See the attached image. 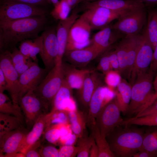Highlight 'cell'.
<instances>
[{"instance_id": "1", "label": "cell", "mask_w": 157, "mask_h": 157, "mask_svg": "<svg viewBox=\"0 0 157 157\" xmlns=\"http://www.w3.org/2000/svg\"><path fill=\"white\" fill-rule=\"evenodd\" d=\"M47 20L44 15L0 21V53L11 52L19 43L38 37Z\"/></svg>"}, {"instance_id": "2", "label": "cell", "mask_w": 157, "mask_h": 157, "mask_svg": "<svg viewBox=\"0 0 157 157\" xmlns=\"http://www.w3.org/2000/svg\"><path fill=\"white\" fill-rule=\"evenodd\" d=\"M123 126L116 128L106 138L115 157H133L141 149L144 133L141 129Z\"/></svg>"}, {"instance_id": "3", "label": "cell", "mask_w": 157, "mask_h": 157, "mask_svg": "<svg viewBox=\"0 0 157 157\" xmlns=\"http://www.w3.org/2000/svg\"><path fill=\"white\" fill-rule=\"evenodd\" d=\"M154 74L149 70L138 75L131 85L130 101L126 113L135 115L149 106L155 93Z\"/></svg>"}, {"instance_id": "4", "label": "cell", "mask_w": 157, "mask_h": 157, "mask_svg": "<svg viewBox=\"0 0 157 157\" xmlns=\"http://www.w3.org/2000/svg\"><path fill=\"white\" fill-rule=\"evenodd\" d=\"M43 7L23 3L0 0V21H7L46 15Z\"/></svg>"}, {"instance_id": "5", "label": "cell", "mask_w": 157, "mask_h": 157, "mask_svg": "<svg viewBox=\"0 0 157 157\" xmlns=\"http://www.w3.org/2000/svg\"><path fill=\"white\" fill-rule=\"evenodd\" d=\"M146 7L135 9L123 14L114 24L113 28L125 36L141 34L147 22Z\"/></svg>"}, {"instance_id": "6", "label": "cell", "mask_w": 157, "mask_h": 157, "mask_svg": "<svg viewBox=\"0 0 157 157\" xmlns=\"http://www.w3.org/2000/svg\"><path fill=\"white\" fill-rule=\"evenodd\" d=\"M63 80L62 65H55L34 91L46 105L49 107L60 88Z\"/></svg>"}, {"instance_id": "7", "label": "cell", "mask_w": 157, "mask_h": 157, "mask_svg": "<svg viewBox=\"0 0 157 157\" xmlns=\"http://www.w3.org/2000/svg\"><path fill=\"white\" fill-rule=\"evenodd\" d=\"M121 111L115 98L108 103L96 118V123L101 134L106 137L119 126L123 119Z\"/></svg>"}, {"instance_id": "8", "label": "cell", "mask_w": 157, "mask_h": 157, "mask_svg": "<svg viewBox=\"0 0 157 157\" xmlns=\"http://www.w3.org/2000/svg\"><path fill=\"white\" fill-rule=\"evenodd\" d=\"M90 24L83 14L75 22L68 34L66 52L89 46L91 30Z\"/></svg>"}, {"instance_id": "9", "label": "cell", "mask_w": 157, "mask_h": 157, "mask_svg": "<svg viewBox=\"0 0 157 157\" xmlns=\"http://www.w3.org/2000/svg\"><path fill=\"white\" fill-rule=\"evenodd\" d=\"M115 95L112 89L101 84L95 90L91 99L87 114V125L91 131L96 124L97 115Z\"/></svg>"}, {"instance_id": "10", "label": "cell", "mask_w": 157, "mask_h": 157, "mask_svg": "<svg viewBox=\"0 0 157 157\" xmlns=\"http://www.w3.org/2000/svg\"><path fill=\"white\" fill-rule=\"evenodd\" d=\"M19 105L25 116L26 124L29 127L33 126L42 115L47 113L49 107L35 93L30 90L19 100Z\"/></svg>"}, {"instance_id": "11", "label": "cell", "mask_w": 157, "mask_h": 157, "mask_svg": "<svg viewBox=\"0 0 157 157\" xmlns=\"http://www.w3.org/2000/svg\"><path fill=\"white\" fill-rule=\"evenodd\" d=\"M10 53L6 51L0 53V69L5 78V90L8 92L13 103L19 106V97L21 89L19 76L12 63Z\"/></svg>"}, {"instance_id": "12", "label": "cell", "mask_w": 157, "mask_h": 157, "mask_svg": "<svg viewBox=\"0 0 157 157\" xmlns=\"http://www.w3.org/2000/svg\"><path fill=\"white\" fill-rule=\"evenodd\" d=\"M85 8L86 10L83 14L89 21L92 29L95 30L106 27L129 11L114 10L99 6H85Z\"/></svg>"}, {"instance_id": "13", "label": "cell", "mask_w": 157, "mask_h": 157, "mask_svg": "<svg viewBox=\"0 0 157 157\" xmlns=\"http://www.w3.org/2000/svg\"><path fill=\"white\" fill-rule=\"evenodd\" d=\"M154 51L147 36L143 31L142 33L140 45L131 72L130 80L131 85L138 75L145 73L149 70Z\"/></svg>"}, {"instance_id": "14", "label": "cell", "mask_w": 157, "mask_h": 157, "mask_svg": "<svg viewBox=\"0 0 157 157\" xmlns=\"http://www.w3.org/2000/svg\"><path fill=\"white\" fill-rule=\"evenodd\" d=\"M43 47L40 54L45 68L51 69L55 65L58 53L56 31L53 28L45 29L42 35Z\"/></svg>"}, {"instance_id": "15", "label": "cell", "mask_w": 157, "mask_h": 157, "mask_svg": "<svg viewBox=\"0 0 157 157\" xmlns=\"http://www.w3.org/2000/svg\"><path fill=\"white\" fill-rule=\"evenodd\" d=\"M48 69L40 67L35 63L19 77L21 86L19 99L28 91L34 90L46 75Z\"/></svg>"}, {"instance_id": "16", "label": "cell", "mask_w": 157, "mask_h": 157, "mask_svg": "<svg viewBox=\"0 0 157 157\" xmlns=\"http://www.w3.org/2000/svg\"><path fill=\"white\" fill-rule=\"evenodd\" d=\"M78 10L76 8L66 19L60 20L56 28L58 53L55 65H62L63 58L65 53L68 34L70 28L79 17Z\"/></svg>"}, {"instance_id": "17", "label": "cell", "mask_w": 157, "mask_h": 157, "mask_svg": "<svg viewBox=\"0 0 157 157\" xmlns=\"http://www.w3.org/2000/svg\"><path fill=\"white\" fill-rule=\"evenodd\" d=\"M124 36L109 25L93 36L90 45L94 47L102 54Z\"/></svg>"}, {"instance_id": "18", "label": "cell", "mask_w": 157, "mask_h": 157, "mask_svg": "<svg viewBox=\"0 0 157 157\" xmlns=\"http://www.w3.org/2000/svg\"><path fill=\"white\" fill-rule=\"evenodd\" d=\"M27 133L19 128L9 132L0 137L1 152L5 155L20 152Z\"/></svg>"}, {"instance_id": "19", "label": "cell", "mask_w": 157, "mask_h": 157, "mask_svg": "<svg viewBox=\"0 0 157 157\" xmlns=\"http://www.w3.org/2000/svg\"><path fill=\"white\" fill-rule=\"evenodd\" d=\"M72 89L63 80L62 85L53 98L51 110L72 111L76 108L72 96Z\"/></svg>"}, {"instance_id": "20", "label": "cell", "mask_w": 157, "mask_h": 157, "mask_svg": "<svg viewBox=\"0 0 157 157\" xmlns=\"http://www.w3.org/2000/svg\"><path fill=\"white\" fill-rule=\"evenodd\" d=\"M67 58L73 66H85L98 56L100 52L94 47L89 45L83 48L75 49L65 52Z\"/></svg>"}, {"instance_id": "21", "label": "cell", "mask_w": 157, "mask_h": 157, "mask_svg": "<svg viewBox=\"0 0 157 157\" xmlns=\"http://www.w3.org/2000/svg\"><path fill=\"white\" fill-rule=\"evenodd\" d=\"M85 6H99L116 11H130L145 7L138 0H100L85 2Z\"/></svg>"}, {"instance_id": "22", "label": "cell", "mask_w": 157, "mask_h": 157, "mask_svg": "<svg viewBox=\"0 0 157 157\" xmlns=\"http://www.w3.org/2000/svg\"><path fill=\"white\" fill-rule=\"evenodd\" d=\"M101 84L97 74L93 71L86 76L83 84L78 90L79 100L85 108L88 109L91 97L97 87Z\"/></svg>"}, {"instance_id": "23", "label": "cell", "mask_w": 157, "mask_h": 157, "mask_svg": "<svg viewBox=\"0 0 157 157\" xmlns=\"http://www.w3.org/2000/svg\"><path fill=\"white\" fill-rule=\"evenodd\" d=\"M64 79L72 89L79 90L82 87L86 75L92 71L78 69L75 67L62 64Z\"/></svg>"}, {"instance_id": "24", "label": "cell", "mask_w": 157, "mask_h": 157, "mask_svg": "<svg viewBox=\"0 0 157 157\" xmlns=\"http://www.w3.org/2000/svg\"><path fill=\"white\" fill-rule=\"evenodd\" d=\"M47 113L41 115L34 124L31 130L27 133L22 143L20 153L23 154L29 147L38 140L46 127Z\"/></svg>"}, {"instance_id": "25", "label": "cell", "mask_w": 157, "mask_h": 157, "mask_svg": "<svg viewBox=\"0 0 157 157\" xmlns=\"http://www.w3.org/2000/svg\"><path fill=\"white\" fill-rule=\"evenodd\" d=\"M146 8L147 20L143 30L154 50L157 43V6Z\"/></svg>"}, {"instance_id": "26", "label": "cell", "mask_w": 157, "mask_h": 157, "mask_svg": "<svg viewBox=\"0 0 157 157\" xmlns=\"http://www.w3.org/2000/svg\"><path fill=\"white\" fill-rule=\"evenodd\" d=\"M122 78L117 86V91L115 98L121 112L126 114L130 101L131 94V85Z\"/></svg>"}, {"instance_id": "27", "label": "cell", "mask_w": 157, "mask_h": 157, "mask_svg": "<svg viewBox=\"0 0 157 157\" xmlns=\"http://www.w3.org/2000/svg\"><path fill=\"white\" fill-rule=\"evenodd\" d=\"M142 33L134 35H127L128 37L127 49V79L129 81L136 55L140 45Z\"/></svg>"}, {"instance_id": "28", "label": "cell", "mask_w": 157, "mask_h": 157, "mask_svg": "<svg viewBox=\"0 0 157 157\" xmlns=\"http://www.w3.org/2000/svg\"><path fill=\"white\" fill-rule=\"evenodd\" d=\"M128 41V35L124 36L117 41L114 46L119 63V73L121 76L125 79H127Z\"/></svg>"}, {"instance_id": "29", "label": "cell", "mask_w": 157, "mask_h": 157, "mask_svg": "<svg viewBox=\"0 0 157 157\" xmlns=\"http://www.w3.org/2000/svg\"><path fill=\"white\" fill-rule=\"evenodd\" d=\"M43 37L42 35L33 39L24 40L21 42L19 50L25 56L36 60L37 55L40 54L42 50Z\"/></svg>"}, {"instance_id": "30", "label": "cell", "mask_w": 157, "mask_h": 157, "mask_svg": "<svg viewBox=\"0 0 157 157\" xmlns=\"http://www.w3.org/2000/svg\"><path fill=\"white\" fill-rule=\"evenodd\" d=\"M12 62L19 76L27 70L35 62L22 54L16 47L10 53Z\"/></svg>"}, {"instance_id": "31", "label": "cell", "mask_w": 157, "mask_h": 157, "mask_svg": "<svg viewBox=\"0 0 157 157\" xmlns=\"http://www.w3.org/2000/svg\"><path fill=\"white\" fill-rule=\"evenodd\" d=\"M19 106L14 104L3 92H0V112L14 116L22 122L23 117Z\"/></svg>"}, {"instance_id": "32", "label": "cell", "mask_w": 157, "mask_h": 157, "mask_svg": "<svg viewBox=\"0 0 157 157\" xmlns=\"http://www.w3.org/2000/svg\"><path fill=\"white\" fill-rule=\"evenodd\" d=\"M98 149V157H114L106 137L102 136L96 124L91 131Z\"/></svg>"}, {"instance_id": "33", "label": "cell", "mask_w": 157, "mask_h": 157, "mask_svg": "<svg viewBox=\"0 0 157 157\" xmlns=\"http://www.w3.org/2000/svg\"><path fill=\"white\" fill-rule=\"evenodd\" d=\"M22 122L13 115L0 113V137L12 131L21 128Z\"/></svg>"}, {"instance_id": "34", "label": "cell", "mask_w": 157, "mask_h": 157, "mask_svg": "<svg viewBox=\"0 0 157 157\" xmlns=\"http://www.w3.org/2000/svg\"><path fill=\"white\" fill-rule=\"evenodd\" d=\"M141 149L147 151L153 157L157 156V128L144 134Z\"/></svg>"}, {"instance_id": "35", "label": "cell", "mask_w": 157, "mask_h": 157, "mask_svg": "<svg viewBox=\"0 0 157 157\" xmlns=\"http://www.w3.org/2000/svg\"><path fill=\"white\" fill-rule=\"evenodd\" d=\"M138 125L157 126V114L140 117H130L122 122L120 125Z\"/></svg>"}, {"instance_id": "36", "label": "cell", "mask_w": 157, "mask_h": 157, "mask_svg": "<svg viewBox=\"0 0 157 157\" xmlns=\"http://www.w3.org/2000/svg\"><path fill=\"white\" fill-rule=\"evenodd\" d=\"M69 122L68 111L64 110H51L47 113L46 127L47 128L53 124H67Z\"/></svg>"}, {"instance_id": "37", "label": "cell", "mask_w": 157, "mask_h": 157, "mask_svg": "<svg viewBox=\"0 0 157 157\" xmlns=\"http://www.w3.org/2000/svg\"><path fill=\"white\" fill-rule=\"evenodd\" d=\"M93 140L94 138L92 135L89 137L86 133L82 137L78 138L77 146L78 148V151L77 157H89L90 149Z\"/></svg>"}, {"instance_id": "38", "label": "cell", "mask_w": 157, "mask_h": 157, "mask_svg": "<svg viewBox=\"0 0 157 157\" xmlns=\"http://www.w3.org/2000/svg\"><path fill=\"white\" fill-rule=\"evenodd\" d=\"M54 7L51 14L55 19L60 20L67 18L72 9L66 0H60Z\"/></svg>"}, {"instance_id": "39", "label": "cell", "mask_w": 157, "mask_h": 157, "mask_svg": "<svg viewBox=\"0 0 157 157\" xmlns=\"http://www.w3.org/2000/svg\"><path fill=\"white\" fill-rule=\"evenodd\" d=\"M105 75V82L108 87L112 89L117 86L121 79L119 73L113 70L109 71Z\"/></svg>"}, {"instance_id": "40", "label": "cell", "mask_w": 157, "mask_h": 157, "mask_svg": "<svg viewBox=\"0 0 157 157\" xmlns=\"http://www.w3.org/2000/svg\"><path fill=\"white\" fill-rule=\"evenodd\" d=\"M60 124L59 126L47 129L45 133L44 137L48 142L51 143H55L59 140L61 134L60 129Z\"/></svg>"}, {"instance_id": "41", "label": "cell", "mask_w": 157, "mask_h": 157, "mask_svg": "<svg viewBox=\"0 0 157 157\" xmlns=\"http://www.w3.org/2000/svg\"><path fill=\"white\" fill-rule=\"evenodd\" d=\"M97 69L105 74L109 71L112 70L110 62L108 49L101 54L97 66Z\"/></svg>"}, {"instance_id": "42", "label": "cell", "mask_w": 157, "mask_h": 157, "mask_svg": "<svg viewBox=\"0 0 157 157\" xmlns=\"http://www.w3.org/2000/svg\"><path fill=\"white\" fill-rule=\"evenodd\" d=\"M78 148L74 145H63L59 150V157H74L77 156Z\"/></svg>"}, {"instance_id": "43", "label": "cell", "mask_w": 157, "mask_h": 157, "mask_svg": "<svg viewBox=\"0 0 157 157\" xmlns=\"http://www.w3.org/2000/svg\"><path fill=\"white\" fill-rule=\"evenodd\" d=\"M112 46L108 49L111 67L112 70L119 73V65L116 51L115 46L113 47Z\"/></svg>"}, {"instance_id": "44", "label": "cell", "mask_w": 157, "mask_h": 157, "mask_svg": "<svg viewBox=\"0 0 157 157\" xmlns=\"http://www.w3.org/2000/svg\"><path fill=\"white\" fill-rule=\"evenodd\" d=\"M86 122H76L71 123L70 125L72 131L79 138L82 137L86 133Z\"/></svg>"}, {"instance_id": "45", "label": "cell", "mask_w": 157, "mask_h": 157, "mask_svg": "<svg viewBox=\"0 0 157 157\" xmlns=\"http://www.w3.org/2000/svg\"><path fill=\"white\" fill-rule=\"evenodd\" d=\"M40 145V141L36 142L29 147L23 154L26 157H41L40 153V149L39 148Z\"/></svg>"}, {"instance_id": "46", "label": "cell", "mask_w": 157, "mask_h": 157, "mask_svg": "<svg viewBox=\"0 0 157 157\" xmlns=\"http://www.w3.org/2000/svg\"><path fill=\"white\" fill-rule=\"evenodd\" d=\"M41 157H59V150L51 145L42 147L40 149Z\"/></svg>"}, {"instance_id": "47", "label": "cell", "mask_w": 157, "mask_h": 157, "mask_svg": "<svg viewBox=\"0 0 157 157\" xmlns=\"http://www.w3.org/2000/svg\"><path fill=\"white\" fill-rule=\"evenodd\" d=\"M157 114V100L152 104L136 114L135 117H140Z\"/></svg>"}, {"instance_id": "48", "label": "cell", "mask_w": 157, "mask_h": 157, "mask_svg": "<svg viewBox=\"0 0 157 157\" xmlns=\"http://www.w3.org/2000/svg\"><path fill=\"white\" fill-rule=\"evenodd\" d=\"M35 5L42 7L51 3L49 0H7Z\"/></svg>"}, {"instance_id": "49", "label": "cell", "mask_w": 157, "mask_h": 157, "mask_svg": "<svg viewBox=\"0 0 157 157\" xmlns=\"http://www.w3.org/2000/svg\"><path fill=\"white\" fill-rule=\"evenodd\" d=\"M149 70L154 74L157 72V43L154 51L153 57Z\"/></svg>"}, {"instance_id": "50", "label": "cell", "mask_w": 157, "mask_h": 157, "mask_svg": "<svg viewBox=\"0 0 157 157\" xmlns=\"http://www.w3.org/2000/svg\"><path fill=\"white\" fill-rule=\"evenodd\" d=\"M78 137L75 134L71 133L67 137L63 145H74L77 142Z\"/></svg>"}, {"instance_id": "51", "label": "cell", "mask_w": 157, "mask_h": 157, "mask_svg": "<svg viewBox=\"0 0 157 157\" xmlns=\"http://www.w3.org/2000/svg\"><path fill=\"white\" fill-rule=\"evenodd\" d=\"M89 157H98V149L94 138L90 149Z\"/></svg>"}, {"instance_id": "52", "label": "cell", "mask_w": 157, "mask_h": 157, "mask_svg": "<svg viewBox=\"0 0 157 157\" xmlns=\"http://www.w3.org/2000/svg\"><path fill=\"white\" fill-rule=\"evenodd\" d=\"M6 82L4 73L0 69V92H3L5 90Z\"/></svg>"}, {"instance_id": "53", "label": "cell", "mask_w": 157, "mask_h": 157, "mask_svg": "<svg viewBox=\"0 0 157 157\" xmlns=\"http://www.w3.org/2000/svg\"><path fill=\"white\" fill-rule=\"evenodd\" d=\"M133 157H152L153 156L147 151L144 150L140 149L135 153L133 156Z\"/></svg>"}, {"instance_id": "54", "label": "cell", "mask_w": 157, "mask_h": 157, "mask_svg": "<svg viewBox=\"0 0 157 157\" xmlns=\"http://www.w3.org/2000/svg\"><path fill=\"white\" fill-rule=\"evenodd\" d=\"M144 5L146 8L157 6V0H138Z\"/></svg>"}, {"instance_id": "55", "label": "cell", "mask_w": 157, "mask_h": 157, "mask_svg": "<svg viewBox=\"0 0 157 157\" xmlns=\"http://www.w3.org/2000/svg\"><path fill=\"white\" fill-rule=\"evenodd\" d=\"M71 8H73L78 4L82 2H85L86 0H66Z\"/></svg>"}, {"instance_id": "56", "label": "cell", "mask_w": 157, "mask_h": 157, "mask_svg": "<svg viewBox=\"0 0 157 157\" xmlns=\"http://www.w3.org/2000/svg\"><path fill=\"white\" fill-rule=\"evenodd\" d=\"M4 157H24V155L21 153H16L9 154H6L4 155Z\"/></svg>"}, {"instance_id": "57", "label": "cell", "mask_w": 157, "mask_h": 157, "mask_svg": "<svg viewBox=\"0 0 157 157\" xmlns=\"http://www.w3.org/2000/svg\"><path fill=\"white\" fill-rule=\"evenodd\" d=\"M51 3L53 4L54 6L57 5L59 2L58 0H49Z\"/></svg>"}, {"instance_id": "58", "label": "cell", "mask_w": 157, "mask_h": 157, "mask_svg": "<svg viewBox=\"0 0 157 157\" xmlns=\"http://www.w3.org/2000/svg\"><path fill=\"white\" fill-rule=\"evenodd\" d=\"M157 99V92L156 93H154V96L152 98V101L153 102H154Z\"/></svg>"}, {"instance_id": "59", "label": "cell", "mask_w": 157, "mask_h": 157, "mask_svg": "<svg viewBox=\"0 0 157 157\" xmlns=\"http://www.w3.org/2000/svg\"><path fill=\"white\" fill-rule=\"evenodd\" d=\"M100 0H86L85 2H93Z\"/></svg>"}]
</instances>
